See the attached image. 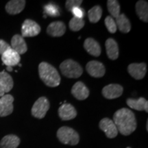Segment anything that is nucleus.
<instances>
[{"instance_id": "obj_17", "label": "nucleus", "mask_w": 148, "mask_h": 148, "mask_svg": "<svg viewBox=\"0 0 148 148\" xmlns=\"http://www.w3.org/2000/svg\"><path fill=\"white\" fill-rule=\"evenodd\" d=\"M84 47L89 54L93 56H99L101 54V47L97 41L92 38H88L84 42Z\"/></svg>"}, {"instance_id": "obj_1", "label": "nucleus", "mask_w": 148, "mask_h": 148, "mask_svg": "<svg viewBox=\"0 0 148 148\" xmlns=\"http://www.w3.org/2000/svg\"><path fill=\"white\" fill-rule=\"evenodd\" d=\"M113 122L117 130L124 136L132 134L136 128L134 114L128 108H123L116 111L113 115Z\"/></svg>"}, {"instance_id": "obj_16", "label": "nucleus", "mask_w": 148, "mask_h": 148, "mask_svg": "<svg viewBox=\"0 0 148 148\" xmlns=\"http://www.w3.org/2000/svg\"><path fill=\"white\" fill-rule=\"evenodd\" d=\"M11 48L18 54H23L27 50V47L23 37L19 34H16L11 39Z\"/></svg>"}, {"instance_id": "obj_15", "label": "nucleus", "mask_w": 148, "mask_h": 148, "mask_svg": "<svg viewBox=\"0 0 148 148\" xmlns=\"http://www.w3.org/2000/svg\"><path fill=\"white\" fill-rule=\"evenodd\" d=\"M66 32V25L63 22L58 21H53L48 25L47 32L49 35L53 37L63 36Z\"/></svg>"}, {"instance_id": "obj_34", "label": "nucleus", "mask_w": 148, "mask_h": 148, "mask_svg": "<svg viewBox=\"0 0 148 148\" xmlns=\"http://www.w3.org/2000/svg\"><path fill=\"white\" fill-rule=\"evenodd\" d=\"M6 70H7V71H10V72L13 71V69H12V66H7V67H6Z\"/></svg>"}, {"instance_id": "obj_21", "label": "nucleus", "mask_w": 148, "mask_h": 148, "mask_svg": "<svg viewBox=\"0 0 148 148\" xmlns=\"http://www.w3.org/2000/svg\"><path fill=\"white\" fill-rule=\"evenodd\" d=\"M20 144V138L14 134L6 135L0 142V148H16Z\"/></svg>"}, {"instance_id": "obj_9", "label": "nucleus", "mask_w": 148, "mask_h": 148, "mask_svg": "<svg viewBox=\"0 0 148 148\" xmlns=\"http://www.w3.org/2000/svg\"><path fill=\"white\" fill-rule=\"evenodd\" d=\"M86 69L90 76L94 77H101L104 75L106 69L103 64L96 60L88 62L86 66Z\"/></svg>"}, {"instance_id": "obj_2", "label": "nucleus", "mask_w": 148, "mask_h": 148, "mask_svg": "<svg viewBox=\"0 0 148 148\" xmlns=\"http://www.w3.org/2000/svg\"><path fill=\"white\" fill-rule=\"evenodd\" d=\"M38 73L40 78L49 87L58 86L60 83V76L56 69L50 64L42 62L38 66Z\"/></svg>"}, {"instance_id": "obj_19", "label": "nucleus", "mask_w": 148, "mask_h": 148, "mask_svg": "<svg viewBox=\"0 0 148 148\" xmlns=\"http://www.w3.org/2000/svg\"><path fill=\"white\" fill-rule=\"evenodd\" d=\"M25 1L24 0H12L5 5V10L8 14H16L20 13L25 8Z\"/></svg>"}, {"instance_id": "obj_11", "label": "nucleus", "mask_w": 148, "mask_h": 148, "mask_svg": "<svg viewBox=\"0 0 148 148\" xmlns=\"http://www.w3.org/2000/svg\"><path fill=\"white\" fill-rule=\"evenodd\" d=\"M127 71L130 75L136 79H141L145 77L147 72L145 63H132L127 66Z\"/></svg>"}, {"instance_id": "obj_7", "label": "nucleus", "mask_w": 148, "mask_h": 148, "mask_svg": "<svg viewBox=\"0 0 148 148\" xmlns=\"http://www.w3.org/2000/svg\"><path fill=\"white\" fill-rule=\"evenodd\" d=\"M99 128L105 133L109 138H113L117 136L118 130L112 120L108 118H103L99 122Z\"/></svg>"}, {"instance_id": "obj_22", "label": "nucleus", "mask_w": 148, "mask_h": 148, "mask_svg": "<svg viewBox=\"0 0 148 148\" xmlns=\"http://www.w3.org/2000/svg\"><path fill=\"white\" fill-rule=\"evenodd\" d=\"M136 12L140 20L148 22V3L147 1L140 0L136 3Z\"/></svg>"}, {"instance_id": "obj_5", "label": "nucleus", "mask_w": 148, "mask_h": 148, "mask_svg": "<svg viewBox=\"0 0 148 148\" xmlns=\"http://www.w3.org/2000/svg\"><path fill=\"white\" fill-rule=\"evenodd\" d=\"M50 104L45 97L38 98L33 105L32 108V114L38 119H42L45 117L46 113L49 109Z\"/></svg>"}, {"instance_id": "obj_33", "label": "nucleus", "mask_w": 148, "mask_h": 148, "mask_svg": "<svg viewBox=\"0 0 148 148\" xmlns=\"http://www.w3.org/2000/svg\"><path fill=\"white\" fill-rule=\"evenodd\" d=\"M5 92L4 88H3L2 85L0 84V97H2V96L5 95Z\"/></svg>"}, {"instance_id": "obj_20", "label": "nucleus", "mask_w": 148, "mask_h": 148, "mask_svg": "<svg viewBox=\"0 0 148 148\" xmlns=\"http://www.w3.org/2000/svg\"><path fill=\"white\" fill-rule=\"evenodd\" d=\"M126 103L130 108L138 111L145 110L148 112V102L144 97H140L137 99L128 98Z\"/></svg>"}, {"instance_id": "obj_27", "label": "nucleus", "mask_w": 148, "mask_h": 148, "mask_svg": "<svg viewBox=\"0 0 148 148\" xmlns=\"http://www.w3.org/2000/svg\"><path fill=\"white\" fill-rule=\"evenodd\" d=\"M84 26V21L82 18H78L73 17L70 20L69 23V27L71 30L73 32H77L80 30Z\"/></svg>"}, {"instance_id": "obj_12", "label": "nucleus", "mask_w": 148, "mask_h": 148, "mask_svg": "<svg viewBox=\"0 0 148 148\" xmlns=\"http://www.w3.org/2000/svg\"><path fill=\"white\" fill-rule=\"evenodd\" d=\"M1 60L3 62V64L12 67L13 66H16L19 64L21 57L18 53L10 48L1 55Z\"/></svg>"}, {"instance_id": "obj_29", "label": "nucleus", "mask_w": 148, "mask_h": 148, "mask_svg": "<svg viewBox=\"0 0 148 148\" xmlns=\"http://www.w3.org/2000/svg\"><path fill=\"white\" fill-rule=\"evenodd\" d=\"M104 22L105 25H106V28L109 31V32L112 33V34H114V33L116 32L117 27H116L115 21H114V18L112 16H106V18H105Z\"/></svg>"}, {"instance_id": "obj_26", "label": "nucleus", "mask_w": 148, "mask_h": 148, "mask_svg": "<svg viewBox=\"0 0 148 148\" xmlns=\"http://www.w3.org/2000/svg\"><path fill=\"white\" fill-rule=\"evenodd\" d=\"M107 8L112 18H117L120 14V5L116 0H108L107 1Z\"/></svg>"}, {"instance_id": "obj_31", "label": "nucleus", "mask_w": 148, "mask_h": 148, "mask_svg": "<svg viewBox=\"0 0 148 148\" xmlns=\"http://www.w3.org/2000/svg\"><path fill=\"white\" fill-rule=\"evenodd\" d=\"M71 12L73 13L74 17L82 18V19H83V17H84L85 15L84 9L80 8V7H77V8H74L73 10H72Z\"/></svg>"}, {"instance_id": "obj_8", "label": "nucleus", "mask_w": 148, "mask_h": 148, "mask_svg": "<svg viewBox=\"0 0 148 148\" xmlns=\"http://www.w3.org/2000/svg\"><path fill=\"white\" fill-rule=\"evenodd\" d=\"M123 88L120 84H110L103 88L101 93L106 99H112L119 97L122 95Z\"/></svg>"}, {"instance_id": "obj_35", "label": "nucleus", "mask_w": 148, "mask_h": 148, "mask_svg": "<svg viewBox=\"0 0 148 148\" xmlns=\"http://www.w3.org/2000/svg\"><path fill=\"white\" fill-rule=\"evenodd\" d=\"M127 148H130V147H127Z\"/></svg>"}, {"instance_id": "obj_30", "label": "nucleus", "mask_w": 148, "mask_h": 148, "mask_svg": "<svg viewBox=\"0 0 148 148\" xmlns=\"http://www.w3.org/2000/svg\"><path fill=\"white\" fill-rule=\"evenodd\" d=\"M82 0H67L66 1L65 6L66 10L71 12L74 8L79 7V5L82 4Z\"/></svg>"}, {"instance_id": "obj_32", "label": "nucleus", "mask_w": 148, "mask_h": 148, "mask_svg": "<svg viewBox=\"0 0 148 148\" xmlns=\"http://www.w3.org/2000/svg\"><path fill=\"white\" fill-rule=\"evenodd\" d=\"M11 48L10 45L3 40L0 39V54L2 55L5 51H6Z\"/></svg>"}, {"instance_id": "obj_25", "label": "nucleus", "mask_w": 148, "mask_h": 148, "mask_svg": "<svg viewBox=\"0 0 148 148\" xmlns=\"http://www.w3.org/2000/svg\"><path fill=\"white\" fill-rule=\"evenodd\" d=\"M101 15H102V9L99 5H95L88 12V19L92 23H95L99 21Z\"/></svg>"}, {"instance_id": "obj_13", "label": "nucleus", "mask_w": 148, "mask_h": 148, "mask_svg": "<svg viewBox=\"0 0 148 148\" xmlns=\"http://www.w3.org/2000/svg\"><path fill=\"white\" fill-rule=\"evenodd\" d=\"M71 94L78 100H84L89 96V90L82 82H77L71 88Z\"/></svg>"}, {"instance_id": "obj_4", "label": "nucleus", "mask_w": 148, "mask_h": 148, "mask_svg": "<svg viewBox=\"0 0 148 148\" xmlns=\"http://www.w3.org/2000/svg\"><path fill=\"white\" fill-rule=\"evenodd\" d=\"M57 137L61 143L70 145H77L79 140V134L76 131L66 126L61 127L58 129Z\"/></svg>"}, {"instance_id": "obj_28", "label": "nucleus", "mask_w": 148, "mask_h": 148, "mask_svg": "<svg viewBox=\"0 0 148 148\" xmlns=\"http://www.w3.org/2000/svg\"><path fill=\"white\" fill-rule=\"evenodd\" d=\"M45 14L50 16H58L60 15L59 8L56 5L53 3H48L44 6Z\"/></svg>"}, {"instance_id": "obj_14", "label": "nucleus", "mask_w": 148, "mask_h": 148, "mask_svg": "<svg viewBox=\"0 0 148 148\" xmlns=\"http://www.w3.org/2000/svg\"><path fill=\"white\" fill-rule=\"evenodd\" d=\"M58 115L63 121H68L77 116V111L71 104L64 103L58 108Z\"/></svg>"}, {"instance_id": "obj_6", "label": "nucleus", "mask_w": 148, "mask_h": 148, "mask_svg": "<svg viewBox=\"0 0 148 148\" xmlns=\"http://www.w3.org/2000/svg\"><path fill=\"white\" fill-rule=\"evenodd\" d=\"M40 27L38 23L31 19H26L22 24V37H34L39 34Z\"/></svg>"}, {"instance_id": "obj_23", "label": "nucleus", "mask_w": 148, "mask_h": 148, "mask_svg": "<svg viewBox=\"0 0 148 148\" xmlns=\"http://www.w3.org/2000/svg\"><path fill=\"white\" fill-rule=\"evenodd\" d=\"M116 27L122 33H128L131 29L130 22L124 14H120L117 18H116Z\"/></svg>"}, {"instance_id": "obj_10", "label": "nucleus", "mask_w": 148, "mask_h": 148, "mask_svg": "<svg viewBox=\"0 0 148 148\" xmlns=\"http://www.w3.org/2000/svg\"><path fill=\"white\" fill-rule=\"evenodd\" d=\"M14 97L11 95H4L0 98V116L10 114L13 111Z\"/></svg>"}, {"instance_id": "obj_24", "label": "nucleus", "mask_w": 148, "mask_h": 148, "mask_svg": "<svg viewBox=\"0 0 148 148\" xmlns=\"http://www.w3.org/2000/svg\"><path fill=\"white\" fill-rule=\"evenodd\" d=\"M0 84L2 85L5 92H10L13 87L12 77L5 71L0 72Z\"/></svg>"}, {"instance_id": "obj_3", "label": "nucleus", "mask_w": 148, "mask_h": 148, "mask_svg": "<svg viewBox=\"0 0 148 148\" xmlns=\"http://www.w3.org/2000/svg\"><path fill=\"white\" fill-rule=\"evenodd\" d=\"M61 73L69 78H77L82 75L83 69L77 62L71 59L63 61L60 65Z\"/></svg>"}, {"instance_id": "obj_18", "label": "nucleus", "mask_w": 148, "mask_h": 148, "mask_svg": "<svg viewBox=\"0 0 148 148\" xmlns=\"http://www.w3.org/2000/svg\"><path fill=\"white\" fill-rule=\"evenodd\" d=\"M106 54L110 60H116L119 57V47L113 38H108L105 43Z\"/></svg>"}]
</instances>
